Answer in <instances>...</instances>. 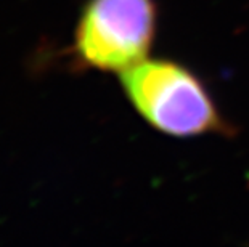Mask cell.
Wrapping results in <instances>:
<instances>
[{"label":"cell","mask_w":249,"mask_h":247,"mask_svg":"<svg viewBox=\"0 0 249 247\" xmlns=\"http://www.w3.org/2000/svg\"><path fill=\"white\" fill-rule=\"evenodd\" d=\"M119 79L130 106L158 132L176 138L229 132L203 81L177 61L145 58Z\"/></svg>","instance_id":"1"},{"label":"cell","mask_w":249,"mask_h":247,"mask_svg":"<svg viewBox=\"0 0 249 247\" xmlns=\"http://www.w3.org/2000/svg\"><path fill=\"white\" fill-rule=\"evenodd\" d=\"M156 21V0H87L74 33V55L86 67L121 74L148 58Z\"/></svg>","instance_id":"2"}]
</instances>
